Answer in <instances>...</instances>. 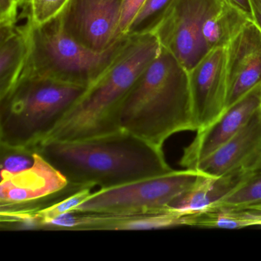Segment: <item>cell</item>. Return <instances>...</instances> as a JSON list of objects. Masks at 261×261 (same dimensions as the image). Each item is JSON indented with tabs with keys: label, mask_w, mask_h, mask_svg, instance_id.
Listing matches in <instances>:
<instances>
[{
	"label": "cell",
	"mask_w": 261,
	"mask_h": 261,
	"mask_svg": "<svg viewBox=\"0 0 261 261\" xmlns=\"http://www.w3.org/2000/svg\"><path fill=\"white\" fill-rule=\"evenodd\" d=\"M38 152L68 182L111 189L173 170L163 148L124 129L77 140H47Z\"/></svg>",
	"instance_id": "obj_1"
},
{
	"label": "cell",
	"mask_w": 261,
	"mask_h": 261,
	"mask_svg": "<svg viewBox=\"0 0 261 261\" xmlns=\"http://www.w3.org/2000/svg\"><path fill=\"white\" fill-rule=\"evenodd\" d=\"M120 125L160 148L177 133L197 131L189 72L163 47L125 97Z\"/></svg>",
	"instance_id": "obj_2"
},
{
	"label": "cell",
	"mask_w": 261,
	"mask_h": 261,
	"mask_svg": "<svg viewBox=\"0 0 261 261\" xmlns=\"http://www.w3.org/2000/svg\"><path fill=\"white\" fill-rule=\"evenodd\" d=\"M161 48L153 33L129 36L109 69L87 88L44 141L83 140L122 129L123 100Z\"/></svg>",
	"instance_id": "obj_3"
},
{
	"label": "cell",
	"mask_w": 261,
	"mask_h": 261,
	"mask_svg": "<svg viewBox=\"0 0 261 261\" xmlns=\"http://www.w3.org/2000/svg\"><path fill=\"white\" fill-rule=\"evenodd\" d=\"M87 88L46 77H20L0 97V144L38 148Z\"/></svg>",
	"instance_id": "obj_4"
},
{
	"label": "cell",
	"mask_w": 261,
	"mask_h": 261,
	"mask_svg": "<svg viewBox=\"0 0 261 261\" xmlns=\"http://www.w3.org/2000/svg\"><path fill=\"white\" fill-rule=\"evenodd\" d=\"M129 39L126 36L109 49L96 51L73 39L60 17L30 29V53L22 77H41L88 87L111 66Z\"/></svg>",
	"instance_id": "obj_5"
},
{
	"label": "cell",
	"mask_w": 261,
	"mask_h": 261,
	"mask_svg": "<svg viewBox=\"0 0 261 261\" xmlns=\"http://www.w3.org/2000/svg\"><path fill=\"white\" fill-rule=\"evenodd\" d=\"M201 172L172 170L117 187L100 189L72 211L108 215H139L172 210L171 203L193 187Z\"/></svg>",
	"instance_id": "obj_6"
},
{
	"label": "cell",
	"mask_w": 261,
	"mask_h": 261,
	"mask_svg": "<svg viewBox=\"0 0 261 261\" xmlns=\"http://www.w3.org/2000/svg\"><path fill=\"white\" fill-rule=\"evenodd\" d=\"M223 0H175L153 32L160 45L189 71L207 53L203 36L207 19Z\"/></svg>",
	"instance_id": "obj_7"
},
{
	"label": "cell",
	"mask_w": 261,
	"mask_h": 261,
	"mask_svg": "<svg viewBox=\"0 0 261 261\" xmlns=\"http://www.w3.org/2000/svg\"><path fill=\"white\" fill-rule=\"evenodd\" d=\"M122 2L123 0H71L59 16L62 27L87 48L106 51L124 37L120 30Z\"/></svg>",
	"instance_id": "obj_8"
},
{
	"label": "cell",
	"mask_w": 261,
	"mask_h": 261,
	"mask_svg": "<svg viewBox=\"0 0 261 261\" xmlns=\"http://www.w3.org/2000/svg\"><path fill=\"white\" fill-rule=\"evenodd\" d=\"M188 72L192 111L199 131L213 123L225 110L226 48L211 50Z\"/></svg>",
	"instance_id": "obj_9"
},
{
	"label": "cell",
	"mask_w": 261,
	"mask_h": 261,
	"mask_svg": "<svg viewBox=\"0 0 261 261\" xmlns=\"http://www.w3.org/2000/svg\"><path fill=\"white\" fill-rule=\"evenodd\" d=\"M261 108V84L225 110L216 120L197 131L195 140L185 148L180 164L195 169L235 135Z\"/></svg>",
	"instance_id": "obj_10"
},
{
	"label": "cell",
	"mask_w": 261,
	"mask_h": 261,
	"mask_svg": "<svg viewBox=\"0 0 261 261\" xmlns=\"http://www.w3.org/2000/svg\"><path fill=\"white\" fill-rule=\"evenodd\" d=\"M226 77L225 110L261 84V31L253 21L226 48Z\"/></svg>",
	"instance_id": "obj_11"
},
{
	"label": "cell",
	"mask_w": 261,
	"mask_h": 261,
	"mask_svg": "<svg viewBox=\"0 0 261 261\" xmlns=\"http://www.w3.org/2000/svg\"><path fill=\"white\" fill-rule=\"evenodd\" d=\"M192 214L182 213L174 209L139 215H108L71 211L64 215L62 223L65 230H150L191 226Z\"/></svg>",
	"instance_id": "obj_12"
},
{
	"label": "cell",
	"mask_w": 261,
	"mask_h": 261,
	"mask_svg": "<svg viewBox=\"0 0 261 261\" xmlns=\"http://www.w3.org/2000/svg\"><path fill=\"white\" fill-rule=\"evenodd\" d=\"M68 185L65 176L37 151L31 167L1 178L0 206L33 202L62 190Z\"/></svg>",
	"instance_id": "obj_13"
},
{
	"label": "cell",
	"mask_w": 261,
	"mask_h": 261,
	"mask_svg": "<svg viewBox=\"0 0 261 261\" xmlns=\"http://www.w3.org/2000/svg\"><path fill=\"white\" fill-rule=\"evenodd\" d=\"M260 146L261 108L233 137L195 169L208 176H219L245 164Z\"/></svg>",
	"instance_id": "obj_14"
},
{
	"label": "cell",
	"mask_w": 261,
	"mask_h": 261,
	"mask_svg": "<svg viewBox=\"0 0 261 261\" xmlns=\"http://www.w3.org/2000/svg\"><path fill=\"white\" fill-rule=\"evenodd\" d=\"M248 162L219 176L201 173L195 186L175 198L169 207L186 214L212 207L232 193L244 181L248 171Z\"/></svg>",
	"instance_id": "obj_15"
},
{
	"label": "cell",
	"mask_w": 261,
	"mask_h": 261,
	"mask_svg": "<svg viewBox=\"0 0 261 261\" xmlns=\"http://www.w3.org/2000/svg\"><path fill=\"white\" fill-rule=\"evenodd\" d=\"M33 21L15 27H0V97L17 84L30 53V29Z\"/></svg>",
	"instance_id": "obj_16"
},
{
	"label": "cell",
	"mask_w": 261,
	"mask_h": 261,
	"mask_svg": "<svg viewBox=\"0 0 261 261\" xmlns=\"http://www.w3.org/2000/svg\"><path fill=\"white\" fill-rule=\"evenodd\" d=\"M250 21L252 19L244 12L223 0L219 10L207 19L203 27V36L209 51L227 48Z\"/></svg>",
	"instance_id": "obj_17"
},
{
	"label": "cell",
	"mask_w": 261,
	"mask_h": 261,
	"mask_svg": "<svg viewBox=\"0 0 261 261\" xmlns=\"http://www.w3.org/2000/svg\"><path fill=\"white\" fill-rule=\"evenodd\" d=\"M261 225V211L248 207H211L192 214L191 226L240 229Z\"/></svg>",
	"instance_id": "obj_18"
},
{
	"label": "cell",
	"mask_w": 261,
	"mask_h": 261,
	"mask_svg": "<svg viewBox=\"0 0 261 261\" xmlns=\"http://www.w3.org/2000/svg\"><path fill=\"white\" fill-rule=\"evenodd\" d=\"M259 201H261V146L249 160L248 171L244 181L232 193L212 207H244Z\"/></svg>",
	"instance_id": "obj_19"
},
{
	"label": "cell",
	"mask_w": 261,
	"mask_h": 261,
	"mask_svg": "<svg viewBox=\"0 0 261 261\" xmlns=\"http://www.w3.org/2000/svg\"><path fill=\"white\" fill-rule=\"evenodd\" d=\"M175 2V0H145L129 25L126 36L153 33Z\"/></svg>",
	"instance_id": "obj_20"
},
{
	"label": "cell",
	"mask_w": 261,
	"mask_h": 261,
	"mask_svg": "<svg viewBox=\"0 0 261 261\" xmlns=\"http://www.w3.org/2000/svg\"><path fill=\"white\" fill-rule=\"evenodd\" d=\"M38 148L18 147L0 144L1 178L29 169L34 164Z\"/></svg>",
	"instance_id": "obj_21"
},
{
	"label": "cell",
	"mask_w": 261,
	"mask_h": 261,
	"mask_svg": "<svg viewBox=\"0 0 261 261\" xmlns=\"http://www.w3.org/2000/svg\"><path fill=\"white\" fill-rule=\"evenodd\" d=\"M93 187H85L65 199L53 204L50 207L38 212L33 218L36 220V229H42L45 223L58 218L60 215L74 210L77 206L86 201L91 195Z\"/></svg>",
	"instance_id": "obj_22"
},
{
	"label": "cell",
	"mask_w": 261,
	"mask_h": 261,
	"mask_svg": "<svg viewBox=\"0 0 261 261\" xmlns=\"http://www.w3.org/2000/svg\"><path fill=\"white\" fill-rule=\"evenodd\" d=\"M71 0H30L33 23L42 25L62 14Z\"/></svg>",
	"instance_id": "obj_23"
},
{
	"label": "cell",
	"mask_w": 261,
	"mask_h": 261,
	"mask_svg": "<svg viewBox=\"0 0 261 261\" xmlns=\"http://www.w3.org/2000/svg\"><path fill=\"white\" fill-rule=\"evenodd\" d=\"M18 0H0V27H15L22 17Z\"/></svg>",
	"instance_id": "obj_24"
},
{
	"label": "cell",
	"mask_w": 261,
	"mask_h": 261,
	"mask_svg": "<svg viewBox=\"0 0 261 261\" xmlns=\"http://www.w3.org/2000/svg\"><path fill=\"white\" fill-rule=\"evenodd\" d=\"M145 0H123L120 30L122 36H126L128 29Z\"/></svg>",
	"instance_id": "obj_25"
},
{
	"label": "cell",
	"mask_w": 261,
	"mask_h": 261,
	"mask_svg": "<svg viewBox=\"0 0 261 261\" xmlns=\"http://www.w3.org/2000/svg\"><path fill=\"white\" fill-rule=\"evenodd\" d=\"M253 22L261 31V0H250Z\"/></svg>",
	"instance_id": "obj_26"
},
{
	"label": "cell",
	"mask_w": 261,
	"mask_h": 261,
	"mask_svg": "<svg viewBox=\"0 0 261 261\" xmlns=\"http://www.w3.org/2000/svg\"><path fill=\"white\" fill-rule=\"evenodd\" d=\"M230 4H233L235 7L242 10L253 21L252 16L251 7H250V0H226Z\"/></svg>",
	"instance_id": "obj_27"
},
{
	"label": "cell",
	"mask_w": 261,
	"mask_h": 261,
	"mask_svg": "<svg viewBox=\"0 0 261 261\" xmlns=\"http://www.w3.org/2000/svg\"><path fill=\"white\" fill-rule=\"evenodd\" d=\"M248 207V208L256 209V210L261 211V201L256 203V204H252V205L247 206V207Z\"/></svg>",
	"instance_id": "obj_28"
},
{
	"label": "cell",
	"mask_w": 261,
	"mask_h": 261,
	"mask_svg": "<svg viewBox=\"0 0 261 261\" xmlns=\"http://www.w3.org/2000/svg\"><path fill=\"white\" fill-rule=\"evenodd\" d=\"M21 7H25V6L30 5V0H18Z\"/></svg>",
	"instance_id": "obj_29"
}]
</instances>
